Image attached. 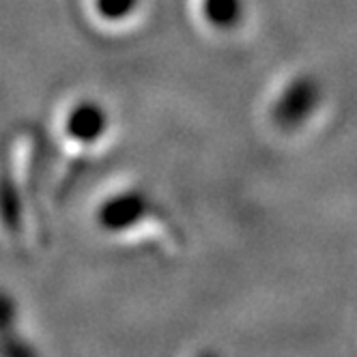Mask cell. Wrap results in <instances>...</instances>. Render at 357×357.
<instances>
[{"label":"cell","instance_id":"obj_4","mask_svg":"<svg viewBox=\"0 0 357 357\" xmlns=\"http://www.w3.org/2000/svg\"><path fill=\"white\" fill-rule=\"evenodd\" d=\"M134 0H95V9L106 20H121L132 11Z\"/></svg>","mask_w":357,"mask_h":357},{"label":"cell","instance_id":"obj_3","mask_svg":"<svg viewBox=\"0 0 357 357\" xmlns=\"http://www.w3.org/2000/svg\"><path fill=\"white\" fill-rule=\"evenodd\" d=\"M17 334V303L15 299L0 289V338Z\"/></svg>","mask_w":357,"mask_h":357},{"label":"cell","instance_id":"obj_1","mask_svg":"<svg viewBox=\"0 0 357 357\" xmlns=\"http://www.w3.org/2000/svg\"><path fill=\"white\" fill-rule=\"evenodd\" d=\"M65 132L78 142L91 144L99 136L106 132V114L99 106L91 104V101H82L75 108H71L67 121H65Z\"/></svg>","mask_w":357,"mask_h":357},{"label":"cell","instance_id":"obj_2","mask_svg":"<svg viewBox=\"0 0 357 357\" xmlns=\"http://www.w3.org/2000/svg\"><path fill=\"white\" fill-rule=\"evenodd\" d=\"M0 222L9 235H17L22 226V207L17 185L7 172H0Z\"/></svg>","mask_w":357,"mask_h":357}]
</instances>
